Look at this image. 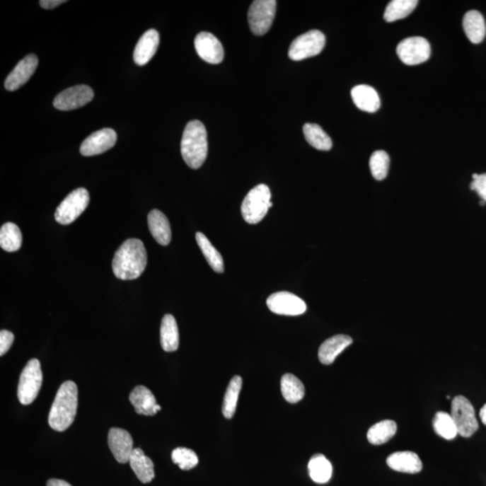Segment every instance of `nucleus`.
I'll return each instance as SVG.
<instances>
[{"label":"nucleus","mask_w":486,"mask_h":486,"mask_svg":"<svg viewBox=\"0 0 486 486\" xmlns=\"http://www.w3.org/2000/svg\"><path fill=\"white\" fill-rule=\"evenodd\" d=\"M147 266V253L143 241L129 239L115 253L112 269L115 276L122 280L138 279Z\"/></svg>","instance_id":"f257e3e1"},{"label":"nucleus","mask_w":486,"mask_h":486,"mask_svg":"<svg viewBox=\"0 0 486 486\" xmlns=\"http://www.w3.org/2000/svg\"><path fill=\"white\" fill-rule=\"evenodd\" d=\"M78 408V388L74 381H65L56 393L49 413V425L56 432H64L74 423Z\"/></svg>","instance_id":"f03ea898"},{"label":"nucleus","mask_w":486,"mask_h":486,"mask_svg":"<svg viewBox=\"0 0 486 486\" xmlns=\"http://www.w3.org/2000/svg\"><path fill=\"white\" fill-rule=\"evenodd\" d=\"M182 158L188 167L197 170L204 161L208 153L207 129L200 121L190 122L185 128L181 140Z\"/></svg>","instance_id":"7ed1b4c3"},{"label":"nucleus","mask_w":486,"mask_h":486,"mask_svg":"<svg viewBox=\"0 0 486 486\" xmlns=\"http://www.w3.org/2000/svg\"><path fill=\"white\" fill-rule=\"evenodd\" d=\"M272 206L270 187L265 184L258 185L244 198L241 204V214L248 224H259Z\"/></svg>","instance_id":"20e7f679"},{"label":"nucleus","mask_w":486,"mask_h":486,"mask_svg":"<svg viewBox=\"0 0 486 486\" xmlns=\"http://www.w3.org/2000/svg\"><path fill=\"white\" fill-rule=\"evenodd\" d=\"M42 383L41 363L33 359L26 364L20 376L18 398L24 405H31L37 398Z\"/></svg>","instance_id":"39448f33"},{"label":"nucleus","mask_w":486,"mask_h":486,"mask_svg":"<svg viewBox=\"0 0 486 486\" xmlns=\"http://www.w3.org/2000/svg\"><path fill=\"white\" fill-rule=\"evenodd\" d=\"M451 415L457 426L458 434L462 437H471L478 431L479 425L475 409L464 396L458 395L453 399Z\"/></svg>","instance_id":"423d86ee"},{"label":"nucleus","mask_w":486,"mask_h":486,"mask_svg":"<svg viewBox=\"0 0 486 486\" xmlns=\"http://www.w3.org/2000/svg\"><path fill=\"white\" fill-rule=\"evenodd\" d=\"M89 200L88 192L85 188L72 191L56 209L55 220L64 226L74 223L88 207Z\"/></svg>","instance_id":"0eeeda50"},{"label":"nucleus","mask_w":486,"mask_h":486,"mask_svg":"<svg viewBox=\"0 0 486 486\" xmlns=\"http://www.w3.org/2000/svg\"><path fill=\"white\" fill-rule=\"evenodd\" d=\"M277 11L275 0H256L248 13V21L254 35H266L273 24Z\"/></svg>","instance_id":"6e6552de"},{"label":"nucleus","mask_w":486,"mask_h":486,"mask_svg":"<svg viewBox=\"0 0 486 486\" xmlns=\"http://www.w3.org/2000/svg\"><path fill=\"white\" fill-rule=\"evenodd\" d=\"M324 46L325 36L318 30H312L294 40L289 47V56L293 61H303L318 55Z\"/></svg>","instance_id":"1a4fd4ad"},{"label":"nucleus","mask_w":486,"mask_h":486,"mask_svg":"<svg viewBox=\"0 0 486 486\" xmlns=\"http://www.w3.org/2000/svg\"><path fill=\"white\" fill-rule=\"evenodd\" d=\"M403 64L417 65L428 61L431 57V45L422 37H410L403 40L396 49Z\"/></svg>","instance_id":"9d476101"},{"label":"nucleus","mask_w":486,"mask_h":486,"mask_svg":"<svg viewBox=\"0 0 486 486\" xmlns=\"http://www.w3.org/2000/svg\"><path fill=\"white\" fill-rule=\"evenodd\" d=\"M271 312L279 316H297L306 312L305 301L292 293L277 292L267 299Z\"/></svg>","instance_id":"9b49d317"},{"label":"nucleus","mask_w":486,"mask_h":486,"mask_svg":"<svg viewBox=\"0 0 486 486\" xmlns=\"http://www.w3.org/2000/svg\"><path fill=\"white\" fill-rule=\"evenodd\" d=\"M94 92L87 85L74 86L61 92L54 98V105L61 111H71L84 107L93 99Z\"/></svg>","instance_id":"f8f14e48"},{"label":"nucleus","mask_w":486,"mask_h":486,"mask_svg":"<svg viewBox=\"0 0 486 486\" xmlns=\"http://www.w3.org/2000/svg\"><path fill=\"white\" fill-rule=\"evenodd\" d=\"M117 135L111 128L101 129L89 135L81 146V154L83 156H95L110 150L117 143Z\"/></svg>","instance_id":"ddd939ff"},{"label":"nucleus","mask_w":486,"mask_h":486,"mask_svg":"<svg viewBox=\"0 0 486 486\" xmlns=\"http://www.w3.org/2000/svg\"><path fill=\"white\" fill-rule=\"evenodd\" d=\"M195 48L197 54L204 62L211 64H219L223 62L224 51L219 40L211 33H199L195 38Z\"/></svg>","instance_id":"4468645a"},{"label":"nucleus","mask_w":486,"mask_h":486,"mask_svg":"<svg viewBox=\"0 0 486 486\" xmlns=\"http://www.w3.org/2000/svg\"><path fill=\"white\" fill-rule=\"evenodd\" d=\"M109 449L115 459L121 464L130 461L134 451V439L125 429L112 428L108 433Z\"/></svg>","instance_id":"2eb2a0df"},{"label":"nucleus","mask_w":486,"mask_h":486,"mask_svg":"<svg viewBox=\"0 0 486 486\" xmlns=\"http://www.w3.org/2000/svg\"><path fill=\"white\" fill-rule=\"evenodd\" d=\"M37 66L38 58L35 54H29L22 61H20L6 79L5 88L6 91H18L22 86H24L35 74Z\"/></svg>","instance_id":"dca6fc26"},{"label":"nucleus","mask_w":486,"mask_h":486,"mask_svg":"<svg viewBox=\"0 0 486 486\" xmlns=\"http://www.w3.org/2000/svg\"><path fill=\"white\" fill-rule=\"evenodd\" d=\"M129 400L138 415L154 416L161 411V405H158L154 393L144 386H137L130 393Z\"/></svg>","instance_id":"f3484780"},{"label":"nucleus","mask_w":486,"mask_h":486,"mask_svg":"<svg viewBox=\"0 0 486 486\" xmlns=\"http://www.w3.org/2000/svg\"><path fill=\"white\" fill-rule=\"evenodd\" d=\"M160 45V35L154 29L148 30L139 40L134 52V61L140 66L147 64L156 54Z\"/></svg>","instance_id":"a211bd4d"},{"label":"nucleus","mask_w":486,"mask_h":486,"mask_svg":"<svg viewBox=\"0 0 486 486\" xmlns=\"http://www.w3.org/2000/svg\"><path fill=\"white\" fill-rule=\"evenodd\" d=\"M388 467L393 470L407 474H417L422 469L421 458L415 452L399 451L393 453L386 459Z\"/></svg>","instance_id":"6ab92c4d"},{"label":"nucleus","mask_w":486,"mask_h":486,"mask_svg":"<svg viewBox=\"0 0 486 486\" xmlns=\"http://www.w3.org/2000/svg\"><path fill=\"white\" fill-rule=\"evenodd\" d=\"M148 226L151 236L162 246H167L171 241L170 221L162 212L154 209L148 214Z\"/></svg>","instance_id":"aec40b11"},{"label":"nucleus","mask_w":486,"mask_h":486,"mask_svg":"<svg viewBox=\"0 0 486 486\" xmlns=\"http://www.w3.org/2000/svg\"><path fill=\"white\" fill-rule=\"evenodd\" d=\"M353 340L348 335H335L320 345L318 357L323 365H330L344 349L352 345Z\"/></svg>","instance_id":"412c9836"},{"label":"nucleus","mask_w":486,"mask_h":486,"mask_svg":"<svg viewBox=\"0 0 486 486\" xmlns=\"http://www.w3.org/2000/svg\"><path fill=\"white\" fill-rule=\"evenodd\" d=\"M354 104L360 110L374 113L380 108V98L378 92L368 85H359L352 91Z\"/></svg>","instance_id":"4be33fe9"},{"label":"nucleus","mask_w":486,"mask_h":486,"mask_svg":"<svg viewBox=\"0 0 486 486\" xmlns=\"http://www.w3.org/2000/svg\"><path fill=\"white\" fill-rule=\"evenodd\" d=\"M129 463L134 474L141 482L148 484L154 480L155 478L154 462L144 454L143 449H134Z\"/></svg>","instance_id":"5701e85b"},{"label":"nucleus","mask_w":486,"mask_h":486,"mask_svg":"<svg viewBox=\"0 0 486 486\" xmlns=\"http://www.w3.org/2000/svg\"><path fill=\"white\" fill-rule=\"evenodd\" d=\"M463 28L473 44H480L485 37V18L477 10H471L465 15L463 19Z\"/></svg>","instance_id":"b1692460"},{"label":"nucleus","mask_w":486,"mask_h":486,"mask_svg":"<svg viewBox=\"0 0 486 486\" xmlns=\"http://www.w3.org/2000/svg\"><path fill=\"white\" fill-rule=\"evenodd\" d=\"M161 344L162 349L167 352H174L180 346V333H178L176 319L171 315H166L161 320Z\"/></svg>","instance_id":"393cba45"},{"label":"nucleus","mask_w":486,"mask_h":486,"mask_svg":"<svg viewBox=\"0 0 486 486\" xmlns=\"http://www.w3.org/2000/svg\"><path fill=\"white\" fill-rule=\"evenodd\" d=\"M310 478L317 484H325L332 475V465L322 454H316L310 459L308 464Z\"/></svg>","instance_id":"a878e982"},{"label":"nucleus","mask_w":486,"mask_h":486,"mask_svg":"<svg viewBox=\"0 0 486 486\" xmlns=\"http://www.w3.org/2000/svg\"><path fill=\"white\" fill-rule=\"evenodd\" d=\"M398 431V424L391 420H385L374 424L368 432V439L373 445H382L391 439Z\"/></svg>","instance_id":"bb28decb"},{"label":"nucleus","mask_w":486,"mask_h":486,"mask_svg":"<svg viewBox=\"0 0 486 486\" xmlns=\"http://www.w3.org/2000/svg\"><path fill=\"white\" fill-rule=\"evenodd\" d=\"M196 239L198 246H199L202 253L207 260L212 269L216 273H223L224 271V263L223 257L219 251L214 247L208 238L204 233H197Z\"/></svg>","instance_id":"cd10ccee"},{"label":"nucleus","mask_w":486,"mask_h":486,"mask_svg":"<svg viewBox=\"0 0 486 486\" xmlns=\"http://www.w3.org/2000/svg\"><path fill=\"white\" fill-rule=\"evenodd\" d=\"M281 392L287 402L296 403L305 396V386L296 376L286 374L281 378Z\"/></svg>","instance_id":"c85d7f7f"},{"label":"nucleus","mask_w":486,"mask_h":486,"mask_svg":"<svg viewBox=\"0 0 486 486\" xmlns=\"http://www.w3.org/2000/svg\"><path fill=\"white\" fill-rule=\"evenodd\" d=\"M306 141L313 148L320 151H330L332 147V139L316 124H306L303 128Z\"/></svg>","instance_id":"c756f323"},{"label":"nucleus","mask_w":486,"mask_h":486,"mask_svg":"<svg viewBox=\"0 0 486 486\" xmlns=\"http://www.w3.org/2000/svg\"><path fill=\"white\" fill-rule=\"evenodd\" d=\"M0 246L8 253H15L22 246V233L13 223H6L0 229Z\"/></svg>","instance_id":"7c9ffc66"},{"label":"nucleus","mask_w":486,"mask_h":486,"mask_svg":"<svg viewBox=\"0 0 486 486\" xmlns=\"http://www.w3.org/2000/svg\"><path fill=\"white\" fill-rule=\"evenodd\" d=\"M243 386V379L240 376H233L228 386L223 403V415L226 419L233 417L236 412L238 399Z\"/></svg>","instance_id":"2f4dec72"},{"label":"nucleus","mask_w":486,"mask_h":486,"mask_svg":"<svg viewBox=\"0 0 486 486\" xmlns=\"http://www.w3.org/2000/svg\"><path fill=\"white\" fill-rule=\"evenodd\" d=\"M416 0H393L386 6L383 18L386 22H395L405 18L418 5Z\"/></svg>","instance_id":"473e14b6"},{"label":"nucleus","mask_w":486,"mask_h":486,"mask_svg":"<svg viewBox=\"0 0 486 486\" xmlns=\"http://www.w3.org/2000/svg\"><path fill=\"white\" fill-rule=\"evenodd\" d=\"M433 428L438 435L443 439L451 441L457 437L458 429L451 415L448 412H438L433 420Z\"/></svg>","instance_id":"72a5a7b5"},{"label":"nucleus","mask_w":486,"mask_h":486,"mask_svg":"<svg viewBox=\"0 0 486 486\" xmlns=\"http://www.w3.org/2000/svg\"><path fill=\"white\" fill-rule=\"evenodd\" d=\"M389 155L383 151H376L369 161L370 170L376 180H385L389 170Z\"/></svg>","instance_id":"f704fd0d"},{"label":"nucleus","mask_w":486,"mask_h":486,"mask_svg":"<svg viewBox=\"0 0 486 486\" xmlns=\"http://www.w3.org/2000/svg\"><path fill=\"white\" fill-rule=\"evenodd\" d=\"M172 461L180 467L182 470H190L197 467L198 458L192 449L187 448H177L172 451Z\"/></svg>","instance_id":"c9c22d12"},{"label":"nucleus","mask_w":486,"mask_h":486,"mask_svg":"<svg viewBox=\"0 0 486 486\" xmlns=\"http://www.w3.org/2000/svg\"><path fill=\"white\" fill-rule=\"evenodd\" d=\"M472 190L477 192L478 196L486 203V173L473 175V181L470 184Z\"/></svg>","instance_id":"e433bc0d"},{"label":"nucleus","mask_w":486,"mask_h":486,"mask_svg":"<svg viewBox=\"0 0 486 486\" xmlns=\"http://www.w3.org/2000/svg\"><path fill=\"white\" fill-rule=\"evenodd\" d=\"M15 336L11 332L6 330H2L0 332V356L5 355L11 348L13 342H14Z\"/></svg>","instance_id":"4c0bfd02"},{"label":"nucleus","mask_w":486,"mask_h":486,"mask_svg":"<svg viewBox=\"0 0 486 486\" xmlns=\"http://www.w3.org/2000/svg\"><path fill=\"white\" fill-rule=\"evenodd\" d=\"M65 2V0H41L39 4L45 9H52L57 8V6L64 4Z\"/></svg>","instance_id":"58836bf2"},{"label":"nucleus","mask_w":486,"mask_h":486,"mask_svg":"<svg viewBox=\"0 0 486 486\" xmlns=\"http://www.w3.org/2000/svg\"><path fill=\"white\" fill-rule=\"evenodd\" d=\"M47 486H71L69 482L59 480V479H51L47 482Z\"/></svg>","instance_id":"ea45409f"},{"label":"nucleus","mask_w":486,"mask_h":486,"mask_svg":"<svg viewBox=\"0 0 486 486\" xmlns=\"http://www.w3.org/2000/svg\"><path fill=\"white\" fill-rule=\"evenodd\" d=\"M480 419L482 422L486 426V403L480 410Z\"/></svg>","instance_id":"a19ab883"},{"label":"nucleus","mask_w":486,"mask_h":486,"mask_svg":"<svg viewBox=\"0 0 486 486\" xmlns=\"http://www.w3.org/2000/svg\"><path fill=\"white\" fill-rule=\"evenodd\" d=\"M485 204H486V203H485V202L484 200H481V201H480V206L484 207Z\"/></svg>","instance_id":"79ce46f5"}]
</instances>
